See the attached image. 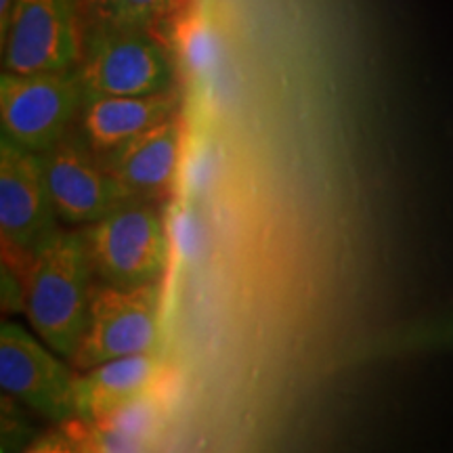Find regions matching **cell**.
<instances>
[{"label":"cell","instance_id":"12","mask_svg":"<svg viewBox=\"0 0 453 453\" xmlns=\"http://www.w3.org/2000/svg\"><path fill=\"white\" fill-rule=\"evenodd\" d=\"M179 95L174 90L139 97H90L82 101L84 141L97 156L113 150L174 116Z\"/></svg>","mask_w":453,"mask_h":453},{"label":"cell","instance_id":"13","mask_svg":"<svg viewBox=\"0 0 453 453\" xmlns=\"http://www.w3.org/2000/svg\"><path fill=\"white\" fill-rule=\"evenodd\" d=\"M173 21V49L189 81H211L223 61V41L211 11L197 0H179Z\"/></svg>","mask_w":453,"mask_h":453},{"label":"cell","instance_id":"11","mask_svg":"<svg viewBox=\"0 0 453 453\" xmlns=\"http://www.w3.org/2000/svg\"><path fill=\"white\" fill-rule=\"evenodd\" d=\"M162 359L156 350L120 357L76 376V416L97 422L122 405L147 396L160 380Z\"/></svg>","mask_w":453,"mask_h":453},{"label":"cell","instance_id":"8","mask_svg":"<svg viewBox=\"0 0 453 453\" xmlns=\"http://www.w3.org/2000/svg\"><path fill=\"white\" fill-rule=\"evenodd\" d=\"M87 141L64 134L41 154L57 219L65 225H90L133 200Z\"/></svg>","mask_w":453,"mask_h":453},{"label":"cell","instance_id":"6","mask_svg":"<svg viewBox=\"0 0 453 453\" xmlns=\"http://www.w3.org/2000/svg\"><path fill=\"white\" fill-rule=\"evenodd\" d=\"M78 0H15L3 44V72L72 70L82 55Z\"/></svg>","mask_w":453,"mask_h":453},{"label":"cell","instance_id":"3","mask_svg":"<svg viewBox=\"0 0 453 453\" xmlns=\"http://www.w3.org/2000/svg\"><path fill=\"white\" fill-rule=\"evenodd\" d=\"M81 234L93 273L104 283L137 288L160 281L166 273L170 237L154 202L128 200Z\"/></svg>","mask_w":453,"mask_h":453},{"label":"cell","instance_id":"2","mask_svg":"<svg viewBox=\"0 0 453 453\" xmlns=\"http://www.w3.org/2000/svg\"><path fill=\"white\" fill-rule=\"evenodd\" d=\"M84 99L173 90L174 64L151 27L88 26L76 65Z\"/></svg>","mask_w":453,"mask_h":453},{"label":"cell","instance_id":"4","mask_svg":"<svg viewBox=\"0 0 453 453\" xmlns=\"http://www.w3.org/2000/svg\"><path fill=\"white\" fill-rule=\"evenodd\" d=\"M160 281L137 288L93 286L88 319L72 365L87 372L90 367L120 357L151 353L160 336Z\"/></svg>","mask_w":453,"mask_h":453},{"label":"cell","instance_id":"1","mask_svg":"<svg viewBox=\"0 0 453 453\" xmlns=\"http://www.w3.org/2000/svg\"><path fill=\"white\" fill-rule=\"evenodd\" d=\"M93 265L81 231L55 229L27 254L24 309L34 332L72 359L87 327Z\"/></svg>","mask_w":453,"mask_h":453},{"label":"cell","instance_id":"10","mask_svg":"<svg viewBox=\"0 0 453 453\" xmlns=\"http://www.w3.org/2000/svg\"><path fill=\"white\" fill-rule=\"evenodd\" d=\"M180 151L183 122L174 113L104 156V162L133 200L156 203L173 194Z\"/></svg>","mask_w":453,"mask_h":453},{"label":"cell","instance_id":"7","mask_svg":"<svg viewBox=\"0 0 453 453\" xmlns=\"http://www.w3.org/2000/svg\"><path fill=\"white\" fill-rule=\"evenodd\" d=\"M24 327H0V388L55 422L76 416V373Z\"/></svg>","mask_w":453,"mask_h":453},{"label":"cell","instance_id":"14","mask_svg":"<svg viewBox=\"0 0 453 453\" xmlns=\"http://www.w3.org/2000/svg\"><path fill=\"white\" fill-rule=\"evenodd\" d=\"M179 0H78L88 26L154 27L166 19Z\"/></svg>","mask_w":453,"mask_h":453},{"label":"cell","instance_id":"15","mask_svg":"<svg viewBox=\"0 0 453 453\" xmlns=\"http://www.w3.org/2000/svg\"><path fill=\"white\" fill-rule=\"evenodd\" d=\"M13 4H15V0H0V38H3L4 34H7Z\"/></svg>","mask_w":453,"mask_h":453},{"label":"cell","instance_id":"9","mask_svg":"<svg viewBox=\"0 0 453 453\" xmlns=\"http://www.w3.org/2000/svg\"><path fill=\"white\" fill-rule=\"evenodd\" d=\"M57 219L41 154L0 141V231L4 243L30 254L53 234Z\"/></svg>","mask_w":453,"mask_h":453},{"label":"cell","instance_id":"5","mask_svg":"<svg viewBox=\"0 0 453 453\" xmlns=\"http://www.w3.org/2000/svg\"><path fill=\"white\" fill-rule=\"evenodd\" d=\"M84 90L76 67L55 72L0 76V127L3 137L32 154H44L67 134L82 110Z\"/></svg>","mask_w":453,"mask_h":453}]
</instances>
